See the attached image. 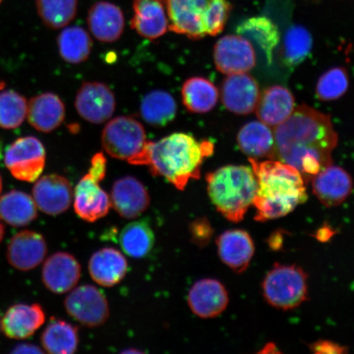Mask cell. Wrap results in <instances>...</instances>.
<instances>
[{"mask_svg": "<svg viewBox=\"0 0 354 354\" xmlns=\"http://www.w3.org/2000/svg\"><path fill=\"white\" fill-rule=\"evenodd\" d=\"M276 159L294 167L308 183L318 172L333 165L338 144L330 115L308 105L295 108L290 117L274 128Z\"/></svg>", "mask_w": 354, "mask_h": 354, "instance_id": "obj_1", "label": "cell"}, {"mask_svg": "<svg viewBox=\"0 0 354 354\" xmlns=\"http://www.w3.org/2000/svg\"><path fill=\"white\" fill-rule=\"evenodd\" d=\"M214 152L209 140L198 141L192 135L174 133L156 142L147 141L130 165L147 166L153 176L165 177L183 190L190 180L199 179L203 162Z\"/></svg>", "mask_w": 354, "mask_h": 354, "instance_id": "obj_2", "label": "cell"}, {"mask_svg": "<svg viewBox=\"0 0 354 354\" xmlns=\"http://www.w3.org/2000/svg\"><path fill=\"white\" fill-rule=\"evenodd\" d=\"M249 161L258 183L253 203L256 221L282 218L307 201L306 183L296 168L277 159Z\"/></svg>", "mask_w": 354, "mask_h": 354, "instance_id": "obj_3", "label": "cell"}, {"mask_svg": "<svg viewBox=\"0 0 354 354\" xmlns=\"http://www.w3.org/2000/svg\"><path fill=\"white\" fill-rule=\"evenodd\" d=\"M207 193L221 215L232 223L245 218L253 205L258 183L250 167L228 165L206 176Z\"/></svg>", "mask_w": 354, "mask_h": 354, "instance_id": "obj_4", "label": "cell"}, {"mask_svg": "<svg viewBox=\"0 0 354 354\" xmlns=\"http://www.w3.org/2000/svg\"><path fill=\"white\" fill-rule=\"evenodd\" d=\"M168 29L198 39L223 32L232 10L229 0H161Z\"/></svg>", "mask_w": 354, "mask_h": 354, "instance_id": "obj_5", "label": "cell"}, {"mask_svg": "<svg viewBox=\"0 0 354 354\" xmlns=\"http://www.w3.org/2000/svg\"><path fill=\"white\" fill-rule=\"evenodd\" d=\"M264 299L277 309L291 310L308 299V276L296 265L276 263L263 282Z\"/></svg>", "mask_w": 354, "mask_h": 354, "instance_id": "obj_6", "label": "cell"}, {"mask_svg": "<svg viewBox=\"0 0 354 354\" xmlns=\"http://www.w3.org/2000/svg\"><path fill=\"white\" fill-rule=\"evenodd\" d=\"M106 171L107 159L103 153H96L91 159L88 174L80 180L75 188L73 199L75 212L88 223L104 218L109 211V196L100 185L105 178Z\"/></svg>", "mask_w": 354, "mask_h": 354, "instance_id": "obj_7", "label": "cell"}, {"mask_svg": "<svg viewBox=\"0 0 354 354\" xmlns=\"http://www.w3.org/2000/svg\"><path fill=\"white\" fill-rule=\"evenodd\" d=\"M147 141L142 124L127 116L112 119L101 136L102 146L106 153L129 163L142 151Z\"/></svg>", "mask_w": 354, "mask_h": 354, "instance_id": "obj_8", "label": "cell"}, {"mask_svg": "<svg viewBox=\"0 0 354 354\" xmlns=\"http://www.w3.org/2000/svg\"><path fill=\"white\" fill-rule=\"evenodd\" d=\"M46 152L41 140L34 136L21 137L4 154V163L15 178L35 183L46 167Z\"/></svg>", "mask_w": 354, "mask_h": 354, "instance_id": "obj_9", "label": "cell"}, {"mask_svg": "<svg viewBox=\"0 0 354 354\" xmlns=\"http://www.w3.org/2000/svg\"><path fill=\"white\" fill-rule=\"evenodd\" d=\"M64 304L71 317L88 327L103 325L109 317L107 299L100 290L91 285L79 286L72 290Z\"/></svg>", "mask_w": 354, "mask_h": 354, "instance_id": "obj_10", "label": "cell"}, {"mask_svg": "<svg viewBox=\"0 0 354 354\" xmlns=\"http://www.w3.org/2000/svg\"><path fill=\"white\" fill-rule=\"evenodd\" d=\"M214 57L216 69L225 75L248 73L256 64L254 46L240 35L221 37L214 47Z\"/></svg>", "mask_w": 354, "mask_h": 354, "instance_id": "obj_11", "label": "cell"}, {"mask_svg": "<svg viewBox=\"0 0 354 354\" xmlns=\"http://www.w3.org/2000/svg\"><path fill=\"white\" fill-rule=\"evenodd\" d=\"M75 107L86 121L102 124L112 118L116 109V99L105 84L88 82L83 83L79 88Z\"/></svg>", "mask_w": 354, "mask_h": 354, "instance_id": "obj_12", "label": "cell"}, {"mask_svg": "<svg viewBox=\"0 0 354 354\" xmlns=\"http://www.w3.org/2000/svg\"><path fill=\"white\" fill-rule=\"evenodd\" d=\"M32 196L37 209L44 214L57 216L68 210L72 205L73 190L64 176L50 174L37 180Z\"/></svg>", "mask_w": 354, "mask_h": 354, "instance_id": "obj_13", "label": "cell"}, {"mask_svg": "<svg viewBox=\"0 0 354 354\" xmlns=\"http://www.w3.org/2000/svg\"><path fill=\"white\" fill-rule=\"evenodd\" d=\"M260 94L258 82L247 73L227 75L221 86L225 107L239 115L253 113Z\"/></svg>", "mask_w": 354, "mask_h": 354, "instance_id": "obj_14", "label": "cell"}, {"mask_svg": "<svg viewBox=\"0 0 354 354\" xmlns=\"http://www.w3.org/2000/svg\"><path fill=\"white\" fill-rule=\"evenodd\" d=\"M109 198L115 211L126 219L138 218L148 209L150 203L147 189L133 176L115 181Z\"/></svg>", "mask_w": 354, "mask_h": 354, "instance_id": "obj_15", "label": "cell"}, {"mask_svg": "<svg viewBox=\"0 0 354 354\" xmlns=\"http://www.w3.org/2000/svg\"><path fill=\"white\" fill-rule=\"evenodd\" d=\"M47 254V243L42 234L22 231L13 236L8 243V262L19 271L28 272L37 268Z\"/></svg>", "mask_w": 354, "mask_h": 354, "instance_id": "obj_16", "label": "cell"}, {"mask_svg": "<svg viewBox=\"0 0 354 354\" xmlns=\"http://www.w3.org/2000/svg\"><path fill=\"white\" fill-rule=\"evenodd\" d=\"M81 274V265L73 255L57 252L44 263L42 281L53 293L65 294L77 286Z\"/></svg>", "mask_w": 354, "mask_h": 354, "instance_id": "obj_17", "label": "cell"}, {"mask_svg": "<svg viewBox=\"0 0 354 354\" xmlns=\"http://www.w3.org/2000/svg\"><path fill=\"white\" fill-rule=\"evenodd\" d=\"M188 304L194 314L201 318L216 317L229 304L225 286L214 279H203L194 283L188 295Z\"/></svg>", "mask_w": 354, "mask_h": 354, "instance_id": "obj_18", "label": "cell"}, {"mask_svg": "<svg viewBox=\"0 0 354 354\" xmlns=\"http://www.w3.org/2000/svg\"><path fill=\"white\" fill-rule=\"evenodd\" d=\"M313 192L326 207L342 205L352 192L351 175L342 167L331 165L322 169L311 180Z\"/></svg>", "mask_w": 354, "mask_h": 354, "instance_id": "obj_19", "label": "cell"}, {"mask_svg": "<svg viewBox=\"0 0 354 354\" xmlns=\"http://www.w3.org/2000/svg\"><path fill=\"white\" fill-rule=\"evenodd\" d=\"M87 24L93 37L106 43L117 41L125 28L121 8L108 1H99L91 6L88 12Z\"/></svg>", "mask_w": 354, "mask_h": 354, "instance_id": "obj_20", "label": "cell"}, {"mask_svg": "<svg viewBox=\"0 0 354 354\" xmlns=\"http://www.w3.org/2000/svg\"><path fill=\"white\" fill-rule=\"evenodd\" d=\"M220 259L237 273L249 267L255 247L250 234L243 230H232L221 234L216 240Z\"/></svg>", "mask_w": 354, "mask_h": 354, "instance_id": "obj_21", "label": "cell"}, {"mask_svg": "<svg viewBox=\"0 0 354 354\" xmlns=\"http://www.w3.org/2000/svg\"><path fill=\"white\" fill-rule=\"evenodd\" d=\"M295 109L292 93L284 86H273L260 94L255 111L259 121L274 129L286 121Z\"/></svg>", "mask_w": 354, "mask_h": 354, "instance_id": "obj_22", "label": "cell"}, {"mask_svg": "<svg viewBox=\"0 0 354 354\" xmlns=\"http://www.w3.org/2000/svg\"><path fill=\"white\" fill-rule=\"evenodd\" d=\"M46 321L44 310L37 304L13 305L1 320V330L7 337L25 339L35 334Z\"/></svg>", "mask_w": 354, "mask_h": 354, "instance_id": "obj_23", "label": "cell"}, {"mask_svg": "<svg viewBox=\"0 0 354 354\" xmlns=\"http://www.w3.org/2000/svg\"><path fill=\"white\" fill-rule=\"evenodd\" d=\"M131 28L141 37L156 39L166 34L168 19L161 0H134Z\"/></svg>", "mask_w": 354, "mask_h": 354, "instance_id": "obj_24", "label": "cell"}, {"mask_svg": "<svg viewBox=\"0 0 354 354\" xmlns=\"http://www.w3.org/2000/svg\"><path fill=\"white\" fill-rule=\"evenodd\" d=\"M28 122L35 130L50 133L57 129L65 118L63 101L53 93L34 97L28 104Z\"/></svg>", "mask_w": 354, "mask_h": 354, "instance_id": "obj_25", "label": "cell"}, {"mask_svg": "<svg viewBox=\"0 0 354 354\" xmlns=\"http://www.w3.org/2000/svg\"><path fill=\"white\" fill-rule=\"evenodd\" d=\"M128 268L127 261L113 248H104L95 252L88 261V272L97 284L112 287L125 277Z\"/></svg>", "mask_w": 354, "mask_h": 354, "instance_id": "obj_26", "label": "cell"}, {"mask_svg": "<svg viewBox=\"0 0 354 354\" xmlns=\"http://www.w3.org/2000/svg\"><path fill=\"white\" fill-rule=\"evenodd\" d=\"M237 142L250 158L276 159L274 131L262 122H251L243 126L238 133Z\"/></svg>", "mask_w": 354, "mask_h": 354, "instance_id": "obj_27", "label": "cell"}, {"mask_svg": "<svg viewBox=\"0 0 354 354\" xmlns=\"http://www.w3.org/2000/svg\"><path fill=\"white\" fill-rule=\"evenodd\" d=\"M237 35L248 39L264 53L269 64L272 63L274 48L280 41L277 26L266 17H254L238 26Z\"/></svg>", "mask_w": 354, "mask_h": 354, "instance_id": "obj_28", "label": "cell"}, {"mask_svg": "<svg viewBox=\"0 0 354 354\" xmlns=\"http://www.w3.org/2000/svg\"><path fill=\"white\" fill-rule=\"evenodd\" d=\"M37 218V207L33 198L21 190L0 196V220L12 227H21Z\"/></svg>", "mask_w": 354, "mask_h": 354, "instance_id": "obj_29", "label": "cell"}, {"mask_svg": "<svg viewBox=\"0 0 354 354\" xmlns=\"http://www.w3.org/2000/svg\"><path fill=\"white\" fill-rule=\"evenodd\" d=\"M181 96L184 105L190 112L206 113L218 104L219 92L209 80L192 77L184 83Z\"/></svg>", "mask_w": 354, "mask_h": 354, "instance_id": "obj_30", "label": "cell"}, {"mask_svg": "<svg viewBox=\"0 0 354 354\" xmlns=\"http://www.w3.org/2000/svg\"><path fill=\"white\" fill-rule=\"evenodd\" d=\"M59 55L66 63L79 64L90 57L93 42L91 35L79 26H68L57 37Z\"/></svg>", "mask_w": 354, "mask_h": 354, "instance_id": "obj_31", "label": "cell"}, {"mask_svg": "<svg viewBox=\"0 0 354 354\" xmlns=\"http://www.w3.org/2000/svg\"><path fill=\"white\" fill-rule=\"evenodd\" d=\"M78 343L77 327L55 318H52L41 335L42 346L48 353H74L77 351Z\"/></svg>", "mask_w": 354, "mask_h": 354, "instance_id": "obj_32", "label": "cell"}, {"mask_svg": "<svg viewBox=\"0 0 354 354\" xmlns=\"http://www.w3.org/2000/svg\"><path fill=\"white\" fill-rule=\"evenodd\" d=\"M176 113V101L167 91H150L141 101V116L149 125L165 127L174 120Z\"/></svg>", "mask_w": 354, "mask_h": 354, "instance_id": "obj_33", "label": "cell"}, {"mask_svg": "<svg viewBox=\"0 0 354 354\" xmlns=\"http://www.w3.org/2000/svg\"><path fill=\"white\" fill-rule=\"evenodd\" d=\"M119 242L127 255L134 259H142L153 250L154 234L145 220L133 221L123 228Z\"/></svg>", "mask_w": 354, "mask_h": 354, "instance_id": "obj_34", "label": "cell"}, {"mask_svg": "<svg viewBox=\"0 0 354 354\" xmlns=\"http://www.w3.org/2000/svg\"><path fill=\"white\" fill-rule=\"evenodd\" d=\"M77 0H35L39 17L48 28L61 29L77 15Z\"/></svg>", "mask_w": 354, "mask_h": 354, "instance_id": "obj_35", "label": "cell"}, {"mask_svg": "<svg viewBox=\"0 0 354 354\" xmlns=\"http://www.w3.org/2000/svg\"><path fill=\"white\" fill-rule=\"evenodd\" d=\"M312 47L313 38L308 30L300 26H291L282 44L281 59L287 66H297L306 59Z\"/></svg>", "mask_w": 354, "mask_h": 354, "instance_id": "obj_36", "label": "cell"}, {"mask_svg": "<svg viewBox=\"0 0 354 354\" xmlns=\"http://www.w3.org/2000/svg\"><path fill=\"white\" fill-rule=\"evenodd\" d=\"M28 102L19 93L8 90L0 93V127L15 129L25 121Z\"/></svg>", "mask_w": 354, "mask_h": 354, "instance_id": "obj_37", "label": "cell"}, {"mask_svg": "<svg viewBox=\"0 0 354 354\" xmlns=\"http://www.w3.org/2000/svg\"><path fill=\"white\" fill-rule=\"evenodd\" d=\"M348 88L347 71L343 68H335L322 75L317 82L316 92L321 100L331 101L342 97Z\"/></svg>", "mask_w": 354, "mask_h": 354, "instance_id": "obj_38", "label": "cell"}, {"mask_svg": "<svg viewBox=\"0 0 354 354\" xmlns=\"http://www.w3.org/2000/svg\"><path fill=\"white\" fill-rule=\"evenodd\" d=\"M193 240L198 245H203L209 241L212 232L211 225L205 219H198L192 224L190 227Z\"/></svg>", "mask_w": 354, "mask_h": 354, "instance_id": "obj_39", "label": "cell"}, {"mask_svg": "<svg viewBox=\"0 0 354 354\" xmlns=\"http://www.w3.org/2000/svg\"><path fill=\"white\" fill-rule=\"evenodd\" d=\"M310 348L312 349L314 353L335 354L347 352V349L344 347L340 346V345L334 342H328V340H320V342L313 344Z\"/></svg>", "mask_w": 354, "mask_h": 354, "instance_id": "obj_40", "label": "cell"}, {"mask_svg": "<svg viewBox=\"0 0 354 354\" xmlns=\"http://www.w3.org/2000/svg\"><path fill=\"white\" fill-rule=\"evenodd\" d=\"M12 353H43L44 352L35 345L30 344H22L17 345L13 349Z\"/></svg>", "mask_w": 354, "mask_h": 354, "instance_id": "obj_41", "label": "cell"}, {"mask_svg": "<svg viewBox=\"0 0 354 354\" xmlns=\"http://www.w3.org/2000/svg\"><path fill=\"white\" fill-rule=\"evenodd\" d=\"M4 227L3 225L1 223V221H0V243H1L4 237Z\"/></svg>", "mask_w": 354, "mask_h": 354, "instance_id": "obj_42", "label": "cell"}, {"mask_svg": "<svg viewBox=\"0 0 354 354\" xmlns=\"http://www.w3.org/2000/svg\"><path fill=\"white\" fill-rule=\"evenodd\" d=\"M3 188V181H2V177L0 176V193L2 192Z\"/></svg>", "mask_w": 354, "mask_h": 354, "instance_id": "obj_43", "label": "cell"}, {"mask_svg": "<svg viewBox=\"0 0 354 354\" xmlns=\"http://www.w3.org/2000/svg\"><path fill=\"white\" fill-rule=\"evenodd\" d=\"M3 158L2 146L0 145V159Z\"/></svg>", "mask_w": 354, "mask_h": 354, "instance_id": "obj_44", "label": "cell"}, {"mask_svg": "<svg viewBox=\"0 0 354 354\" xmlns=\"http://www.w3.org/2000/svg\"><path fill=\"white\" fill-rule=\"evenodd\" d=\"M4 87V83L0 82V91H2Z\"/></svg>", "mask_w": 354, "mask_h": 354, "instance_id": "obj_45", "label": "cell"}, {"mask_svg": "<svg viewBox=\"0 0 354 354\" xmlns=\"http://www.w3.org/2000/svg\"><path fill=\"white\" fill-rule=\"evenodd\" d=\"M0 330H1V320H0Z\"/></svg>", "mask_w": 354, "mask_h": 354, "instance_id": "obj_46", "label": "cell"}, {"mask_svg": "<svg viewBox=\"0 0 354 354\" xmlns=\"http://www.w3.org/2000/svg\"><path fill=\"white\" fill-rule=\"evenodd\" d=\"M2 1H3V0H0V3H2Z\"/></svg>", "mask_w": 354, "mask_h": 354, "instance_id": "obj_47", "label": "cell"}]
</instances>
